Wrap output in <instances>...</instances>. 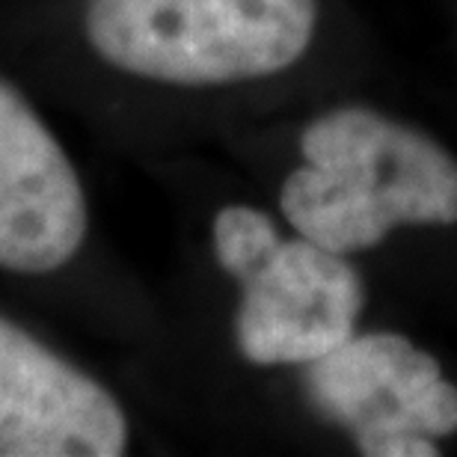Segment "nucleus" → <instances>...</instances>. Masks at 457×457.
<instances>
[{"mask_svg":"<svg viewBox=\"0 0 457 457\" xmlns=\"http://www.w3.org/2000/svg\"><path fill=\"white\" fill-rule=\"evenodd\" d=\"M303 167L282 185L295 232L351 255L398 226L457 223V158L410 125L369 107H339L300 134Z\"/></svg>","mask_w":457,"mask_h":457,"instance_id":"nucleus-1","label":"nucleus"},{"mask_svg":"<svg viewBox=\"0 0 457 457\" xmlns=\"http://www.w3.org/2000/svg\"><path fill=\"white\" fill-rule=\"evenodd\" d=\"M89 232L78 170L12 84L0 80V268L42 277L75 259Z\"/></svg>","mask_w":457,"mask_h":457,"instance_id":"nucleus-5","label":"nucleus"},{"mask_svg":"<svg viewBox=\"0 0 457 457\" xmlns=\"http://www.w3.org/2000/svg\"><path fill=\"white\" fill-rule=\"evenodd\" d=\"M318 0H93L87 39L113 69L172 87L279 75L303 57Z\"/></svg>","mask_w":457,"mask_h":457,"instance_id":"nucleus-2","label":"nucleus"},{"mask_svg":"<svg viewBox=\"0 0 457 457\" xmlns=\"http://www.w3.org/2000/svg\"><path fill=\"white\" fill-rule=\"evenodd\" d=\"M362 306V279L342 253L303 235L282 241L277 255L241 282L237 351L253 365H306L351 339Z\"/></svg>","mask_w":457,"mask_h":457,"instance_id":"nucleus-6","label":"nucleus"},{"mask_svg":"<svg viewBox=\"0 0 457 457\" xmlns=\"http://www.w3.org/2000/svg\"><path fill=\"white\" fill-rule=\"evenodd\" d=\"M303 389L324 422L347 428L365 457H436L457 434V386L401 333L351 336L306 362Z\"/></svg>","mask_w":457,"mask_h":457,"instance_id":"nucleus-3","label":"nucleus"},{"mask_svg":"<svg viewBox=\"0 0 457 457\" xmlns=\"http://www.w3.org/2000/svg\"><path fill=\"white\" fill-rule=\"evenodd\" d=\"M128 419L111 389L0 315V457H119Z\"/></svg>","mask_w":457,"mask_h":457,"instance_id":"nucleus-4","label":"nucleus"},{"mask_svg":"<svg viewBox=\"0 0 457 457\" xmlns=\"http://www.w3.org/2000/svg\"><path fill=\"white\" fill-rule=\"evenodd\" d=\"M286 237L277 223L253 205H226L217 212L212 226V244L217 264L237 286L253 279L268 264Z\"/></svg>","mask_w":457,"mask_h":457,"instance_id":"nucleus-7","label":"nucleus"}]
</instances>
